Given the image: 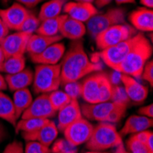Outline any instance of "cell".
<instances>
[{"label":"cell","instance_id":"obj_1","mask_svg":"<svg viewBox=\"0 0 153 153\" xmlns=\"http://www.w3.org/2000/svg\"><path fill=\"white\" fill-rule=\"evenodd\" d=\"M62 85L80 81L87 75L101 72L103 64L92 62L85 51L82 39L72 40V43L60 62Z\"/></svg>","mask_w":153,"mask_h":153},{"label":"cell","instance_id":"obj_2","mask_svg":"<svg viewBox=\"0 0 153 153\" xmlns=\"http://www.w3.org/2000/svg\"><path fill=\"white\" fill-rule=\"evenodd\" d=\"M152 55V46L149 40L141 33L138 35L137 42L124 61L113 71L134 77L140 78L145 64Z\"/></svg>","mask_w":153,"mask_h":153},{"label":"cell","instance_id":"obj_3","mask_svg":"<svg viewBox=\"0 0 153 153\" xmlns=\"http://www.w3.org/2000/svg\"><path fill=\"white\" fill-rule=\"evenodd\" d=\"M123 144L122 136L114 124L99 122L94 126L92 135L85 143L90 151H105Z\"/></svg>","mask_w":153,"mask_h":153},{"label":"cell","instance_id":"obj_4","mask_svg":"<svg viewBox=\"0 0 153 153\" xmlns=\"http://www.w3.org/2000/svg\"><path fill=\"white\" fill-rule=\"evenodd\" d=\"M33 91L37 94H50L62 85L61 66L38 64L33 73Z\"/></svg>","mask_w":153,"mask_h":153},{"label":"cell","instance_id":"obj_5","mask_svg":"<svg viewBox=\"0 0 153 153\" xmlns=\"http://www.w3.org/2000/svg\"><path fill=\"white\" fill-rule=\"evenodd\" d=\"M125 22V10L123 8H111L104 14H96L86 23V33L94 39L99 33L108 27Z\"/></svg>","mask_w":153,"mask_h":153},{"label":"cell","instance_id":"obj_6","mask_svg":"<svg viewBox=\"0 0 153 153\" xmlns=\"http://www.w3.org/2000/svg\"><path fill=\"white\" fill-rule=\"evenodd\" d=\"M136 35V30L128 24H117L108 27L95 38L96 47L100 51L117 45Z\"/></svg>","mask_w":153,"mask_h":153},{"label":"cell","instance_id":"obj_7","mask_svg":"<svg viewBox=\"0 0 153 153\" xmlns=\"http://www.w3.org/2000/svg\"><path fill=\"white\" fill-rule=\"evenodd\" d=\"M138 35L140 33L134 35L128 39L124 40L117 45L100 51L98 53V58H100L105 65L111 68V70H114L127 57V55L137 42Z\"/></svg>","mask_w":153,"mask_h":153},{"label":"cell","instance_id":"obj_8","mask_svg":"<svg viewBox=\"0 0 153 153\" xmlns=\"http://www.w3.org/2000/svg\"><path fill=\"white\" fill-rule=\"evenodd\" d=\"M94 129V125L85 117H81L72 123L62 131L64 140L72 147L75 148L85 144L90 138Z\"/></svg>","mask_w":153,"mask_h":153},{"label":"cell","instance_id":"obj_9","mask_svg":"<svg viewBox=\"0 0 153 153\" xmlns=\"http://www.w3.org/2000/svg\"><path fill=\"white\" fill-rule=\"evenodd\" d=\"M57 115V111H55L50 101L48 94H41L33 99L32 103L25 112L21 115L20 118H44L51 119Z\"/></svg>","mask_w":153,"mask_h":153},{"label":"cell","instance_id":"obj_10","mask_svg":"<svg viewBox=\"0 0 153 153\" xmlns=\"http://www.w3.org/2000/svg\"><path fill=\"white\" fill-rule=\"evenodd\" d=\"M30 35L32 34L21 31L8 34L0 43V47L5 54L6 59L17 55H25L27 44Z\"/></svg>","mask_w":153,"mask_h":153},{"label":"cell","instance_id":"obj_11","mask_svg":"<svg viewBox=\"0 0 153 153\" xmlns=\"http://www.w3.org/2000/svg\"><path fill=\"white\" fill-rule=\"evenodd\" d=\"M30 11L19 3H14L10 7L0 9V19L3 20L8 30L19 31L25 19Z\"/></svg>","mask_w":153,"mask_h":153},{"label":"cell","instance_id":"obj_12","mask_svg":"<svg viewBox=\"0 0 153 153\" xmlns=\"http://www.w3.org/2000/svg\"><path fill=\"white\" fill-rule=\"evenodd\" d=\"M120 82L129 101L136 105L145 102L149 95V89L146 85L140 83L136 78L124 74H120Z\"/></svg>","mask_w":153,"mask_h":153},{"label":"cell","instance_id":"obj_13","mask_svg":"<svg viewBox=\"0 0 153 153\" xmlns=\"http://www.w3.org/2000/svg\"><path fill=\"white\" fill-rule=\"evenodd\" d=\"M62 11L65 15L82 23H86L91 18L98 14V9L93 3L88 2H66Z\"/></svg>","mask_w":153,"mask_h":153},{"label":"cell","instance_id":"obj_14","mask_svg":"<svg viewBox=\"0 0 153 153\" xmlns=\"http://www.w3.org/2000/svg\"><path fill=\"white\" fill-rule=\"evenodd\" d=\"M59 129L55 122L50 120L40 128L32 132H23L22 137L26 141H38L47 147H50L56 140Z\"/></svg>","mask_w":153,"mask_h":153},{"label":"cell","instance_id":"obj_15","mask_svg":"<svg viewBox=\"0 0 153 153\" xmlns=\"http://www.w3.org/2000/svg\"><path fill=\"white\" fill-rule=\"evenodd\" d=\"M81 106V112L82 117L89 121H98L105 122L107 117L115 107L113 102H100L96 104L85 103Z\"/></svg>","mask_w":153,"mask_h":153},{"label":"cell","instance_id":"obj_16","mask_svg":"<svg viewBox=\"0 0 153 153\" xmlns=\"http://www.w3.org/2000/svg\"><path fill=\"white\" fill-rule=\"evenodd\" d=\"M65 51V45L61 41H58V42H55L47 47L40 53L30 56V59L34 63L37 64L56 65L60 64Z\"/></svg>","mask_w":153,"mask_h":153},{"label":"cell","instance_id":"obj_17","mask_svg":"<svg viewBox=\"0 0 153 153\" xmlns=\"http://www.w3.org/2000/svg\"><path fill=\"white\" fill-rule=\"evenodd\" d=\"M101 72L91 74L83 78L81 82V97L87 104L99 103V82Z\"/></svg>","mask_w":153,"mask_h":153},{"label":"cell","instance_id":"obj_18","mask_svg":"<svg viewBox=\"0 0 153 153\" xmlns=\"http://www.w3.org/2000/svg\"><path fill=\"white\" fill-rule=\"evenodd\" d=\"M59 34L62 38H66L70 40L82 39V38L86 34L85 24L64 14L62 15Z\"/></svg>","mask_w":153,"mask_h":153},{"label":"cell","instance_id":"obj_19","mask_svg":"<svg viewBox=\"0 0 153 153\" xmlns=\"http://www.w3.org/2000/svg\"><path fill=\"white\" fill-rule=\"evenodd\" d=\"M128 19L135 30L142 32L153 30V10L147 7H140L130 13Z\"/></svg>","mask_w":153,"mask_h":153},{"label":"cell","instance_id":"obj_20","mask_svg":"<svg viewBox=\"0 0 153 153\" xmlns=\"http://www.w3.org/2000/svg\"><path fill=\"white\" fill-rule=\"evenodd\" d=\"M58 123L57 128L60 131H63L69 125L81 118L82 112L78 100H72L68 105L63 106L57 112Z\"/></svg>","mask_w":153,"mask_h":153},{"label":"cell","instance_id":"obj_21","mask_svg":"<svg viewBox=\"0 0 153 153\" xmlns=\"http://www.w3.org/2000/svg\"><path fill=\"white\" fill-rule=\"evenodd\" d=\"M152 126V118L142 117L140 115H133L126 120L124 126L120 129L119 134L121 136L134 135L144 130H148L149 128H151Z\"/></svg>","mask_w":153,"mask_h":153},{"label":"cell","instance_id":"obj_22","mask_svg":"<svg viewBox=\"0 0 153 153\" xmlns=\"http://www.w3.org/2000/svg\"><path fill=\"white\" fill-rule=\"evenodd\" d=\"M62 39V37L61 35L54 36V37H47V36L34 33L30 35L29 41H27L26 52L29 53L30 56H33V55L39 54L41 51H43L50 45L55 42H58V41H61Z\"/></svg>","mask_w":153,"mask_h":153},{"label":"cell","instance_id":"obj_23","mask_svg":"<svg viewBox=\"0 0 153 153\" xmlns=\"http://www.w3.org/2000/svg\"><path fill=\"white\" fill-rule=\"evenodd\" d=\"M7 89L15 92L20 89L27 88L32 85L33 82V72L30 68H25L23 71L14 74H7L5 76Z\"/></svg>","mask_w":153,"mask_h":153},{"label":"cell","instance_id":"obj_24","mask_svg":"<svg viewBox=\"0 0 153 153\" xmlns=\"http://www.w3.org/2000/svg\"><path fill=\"white\" fill-rule=\"evenodd\" d=\"M32 101H33L32 94L27 88L20 89L14 92L12 102L18 118H19L21 115L29 108Z\"/></svg>","mask_w":153,"mask_h":153},{"label":"cell","instance_id":"obj_25","mask_svg":"<svg viewBox=\"0 0 153 153\" xmlns=\"http://www.w3.org/2000/svg\"><path fill=\"white\" fill-rule=\"evenodd\" d=\"M0 119L8 122L13 127L16 126L19 120L14 108L12 98L4 92H0Z\"/></svg>","mask_w":153,"mask_h":153},{"label":"cell","instance_id":"obj_26","mask_svg":"<svg viewBox=\"0 0 153 153\" xmlns=\"http://www.w3.org/2000/svg\"><path fill=\"white\" fill-rule=\"evenodd\" d=\"M66 2L67 0H50L48 2H45L39 9L38 16L39 19L40 21H43L45 19L61 16V13L62 12Z\"/></svg>","mask_w":153,"mask_h":153},{"label":"cell","instance_id":"obj_27","mask_svg":"<svg viewBox=\"0 0 153 153\" xmlns=\"http://www.w3.org/2000/svg\"><path fill=\"white\" fill-rule=\"evenodd\" d=\"M61 20H62V15L57 18L49 19L43 21H40V24L36 33L47 37H54L60 35L59 31H60Z\"/></svg>","mask_w":153,"mask_h":153},{"label":"cell","instance_id":"obj_28","mask_svg":"<svg viewBox=\"0 0 153 153\" xmlns=\"http://www.w3.org/2000/svg\"><path fill=\"white\" fill-rule=\"evenodd\" d=\"M26 68V58L25 55H17L7 58L4 62L1 73L7 74H14L23 71Z\"/></svg>","mask_w":153,"mask_h":153},{"label":"cell","instance_id":"obj_29","mask_svg":"<svg viewBox=\"0 0 153 153\" xmlns=\"http://www.w3.org/2000/svg\"><path fill=\"white\" fill-rule=\"evenodd\" d=\"M51 119H44V118H25L18 120L15 130L17 133H23V132H32L39 128H40L45 124H47Z\"/></svg>","mask_w":153,"mask_h":153},{"label":"cell","instance_id":"obj_30","mask_svg":"<svg viewBox=\"0 0 153 153\" xmlns=\"http://www.w3.org/2000/svg\"><path fill=\"white\" fill-rule=\"evenodd\" d=\"M48 97H49V101L52 108L55 111H57V112L72 101L70 96H69L64 91H62L60 89L55 90L48 94Z\"/></svg>","mask_w":153,"mask_h":153},{"label":"cell","instance_id":"obj_31","mask_svg":"<svg viewBox=\"0 0 153 153\" xmlns=\"http://www.w3.org/2000/svg\"><path fill=\"white\" fill-rule=\"evenodd\" d=\"M113 87L114 85L111 83L108 74L101 72L99 82V103L111 101L113 94Z\"/></svg>","mask_w":153,"mask_h":153},{"label":"cell","instance_id":"obj_32","mask_svg":"<svg viewBox=\"0 0 153 153\" xmlns=\"http://www.w3.org/2000/svg\"><path fill=\"white\" fill-rule=\"evenodd\" d=\"M39 24H40V20L39 19V18L35 14L30 12V15L27 16V18L23 22L19 31L29 33V34H34L36 33Z\"/></svg>","mask_w":153,"mask_h":153},{"label":"cell","instance_id":"obj_33","mask_svg":"<svg viewBox=\"0 0 153 153\" xmlns=\"http://www.w3.org/2000/svg\"><path fill=\"white\" fill-rule=\"evenodd\" d=\"M127 147L130 153H153V151L143 144L138 138H137L135 135H131L128 140Z\"/></svg>","mask_w":153,"mask_h":153},{"label":"cell","instance_id":"obj_34","mask_svg":"<svg viewBox=\"0 0 153 153\" xmlns=\"http://www.w3.org/2000/svg\"><path fill=\"white\" fill-rule=\"evenodd\" d=\"M128 108V105H123V104H116L115 103V107L114 109L111 111V113L107 117L105 122L115 124L119 122L125 116Z\"/></svg>","mask_w":153,"mask_h":153},{"label":"cell","instance_id":"obj_35","mask_svg":"<svg viewBox=\"0 0 153 153\" xmlns=\"http://www.w3.org/2000/svg\"><path fill=\"white\" fill-rule=\"evenodd\" d=\"M62 86L64 87V92L70 96L72 100H78L81 97L82 85L79 81L65 83Z\"/></svg>","mask_w":153,"mask_h":153},{"label":"cell","instance_id":"obj_36","mask_svg":"<svg viewBox=\"0 0 153 153\" xmlns=\"http://www.w3.org/2000/svg\"><path fill=\"white\" fill-rule=\"evenodd\" d=\"M50 147H47L38 141H26L24 153H51Z\"/></svg>","mask_w":153,"mask_h":153},{"label":"cell","instance_id":"obj_37","mask_svg":"<svg viewBox=\"0 0 153 153\" xmlns=\"http://www.w3.org/2000/svg\"><path fill=\"white\" fill-rule=\"evenodd\" d=\"M111 102L116 103V104H123V105H128L130 102L128 96L125 93V90L123 86L120 85H114L113 87V94L112 98H111Z\"/></svg>","mask_w":153,"mask_h":153},{"label":"cell","instance_id":"obj_38","mask_svg":"<svg viewBox=\"0 0 153 153\" xmlns=\"http://www.w3.org/2000/svg\"><path fill=\"white\" fill-rule=\"evenodd\" d=\"M143 144H145L150 150L153 151V132L150 130H144L140 133L134 134Z\"/></svg>","mask_w":153,"mask_h":153},{"label":"cell","instance_id":"obj_39","mask_svg":"<svg viewBox=\"0 0 153 153\" xmlns=\"http://www.w3.org/2000/svg\"><path fill=\"white\" fill-rule=\"evenodd\" d=\"M140 78L146 81L150 86L153 85V62L149 60L144 66Z\"/></svg>","mask_w":153,"mask_h":153},{"label":"cell","instance_id":"obj_40","mask_svg":"<svg viewBox=\"0 0 153 153\" xmlns=\"http://www.w3.org/2000/svg\"><path fill=\"white\" fill-rule=\"evenodd\" d=\"M3 153H24L23 144L19 140H14L6 146Z\"/></svg>","mask_w":153,"mask_h":153},{"label":"cell","instance_id":"obj_41","mask_svg":"<svg viewBox=\"0 0 153 153\" xmlns=\"http://www.w3.org/2000/svg\"><path fill=\"white\" fill-rule=\"evenodd\" d=\"M137 114L140 116H142V117L152 118L153 117V105L149 104L148 105L141 106L140 109L137 110Z\"/></svg>","mask_w":153,"mask_h":153},{"label":"cell","instance_id":"obj_42","mask_svg":"<svg viewBox=\"0 0 153 153\" xmlns=\"http://www.w3.org/2000/svg\"><path fill=\"white\" fill-rule=\"evenodd\" d=\"M42 1L43 0H16L17 3L21 4L22 6H24L27 9L35 7L36 6H38L40 2H42Z\"/></svg>","mask_w":153,"mask_h":153},{"label":"cell","instance_id":"obj_43","mask_svg":"<svg viewBox=\"0 0 153 153\" xmlns=\"http://www.w3.org/2000/svg\"><path fill=\"white\" fill-rule=\"evenodd\" d=\"M9 34V30L8 27L6 26V24L3 22V20L0 19V43L1 41Z\"/></svg>","mask_w":153,"mask_h":153},{"label":"cell","instance_id":"obj_44","mask_svg":"<svg viewBox=\"0 0 153 153\" xmlns=\"http://www.w3.org/2000/svg\"><path fill=\"white\" fill-rule=\"evenodd\" d=\"M111 2H112V0H94L93 4L96 8H102L109 5Z\"/></svg>","mask_w":153,"mask_h":153},{"label":"cell","instance_id":"obj_45","mask_svg":"<svg viewBox=\"0 0 153 153\" xmlns=\"http://www.w3.org/2000/svg\"><path fill=\"white\" fill-rule=\"evenodd\" d=\"M7 89V85L5 79V76L0 73V92H4Z\"/></svg>","mask_w":153,"mask_h":153},{"label":"cell","instance_id":"obj_46","mask_svg":"<svg viewBox=\"0 0 153 153\" xmlns=\"http://www.w3.org/2000/svg\"><path fill=\"white\" fill-rule=\"evenodd\" d=\"M6 136H7L6 128L4 127V125L1 122H0V144H1V142L5 140Z\"/></svg>","mask_w":153,"mask_h":153},{"label":"cell","instance_id":"obj_47","mask_svg":"<svg viewBox=\"0 0 153 153\" xmlns=\"http://www.w3.org/2000/svg\"><path fill=\"white\" fill-rule=\"evenodd\" d=\"M140 2L143 6V7H147L150 9H152L153 7V0H140Z\"/></svg>","mask_w":153,"mask_h":153},{"label":"cell","instance_id":"obj_48","mask_svg":"<svg viewBox=\"0 0 153 153\" xmlns=\"http://www.w3.org/2000/svg\"><path fill=\"white\" fill-rule=\"evenodd\" d=\"M114 153H130L128 149H126L124 144H120L119 146L116 147V150L114 151Z\"/></svg>","mask_w":153,"mask_h":153},{"label":"cell","instance_id":"obj_49","mask_svg":"<svg viewBox=\"0 0 153 153\" xmlns=\"http://www.w3.org/2000/svg\"><path fill=\"white\" fill-rule=\"evenodd\" d=\"M6 60V57H5V54L0 47V73H1V70H2V67H3V64H4V62Z\"/></svg>","mask_w":153,"mask_h":153},{"label":"cell","instance_id":"obj_50","mask_svg":"<svg viewBox=\"0 0 153 153\" xmlns=\"http://www.w3.org/2000/svg\"><path fill=\"white\" fill-rule=\"evenodd\" d=\"M117 4H130V3H134L135 0H115Z\"/></svg>","mask_w":153,"mask_h":153},{"label":"cell","instance_id":"obj_51","mask_svg":"<svg viewBox=\"0 0 153 153\" xmlns=\"http://www.w3.org/2000/svg\"><path fill=\"white\" fill-rule=\"evenodd\" d=\"M74 2H88V3H94V0H73Z\"/></svg>","mask_w":153,"mask_h":153},{"label":"cell","instance_id":"obj_52","mask_svg":"<svg viewBox=\"0 0 153 153\" xmlns=\"http://www.w3.org/2000/svg\"><path fill=\"white\" fill-rule=\"evenodd\" d=\"M54 153H76L75 151H57Z\"/></svg>","mask_w":153,"mask_h":153},{"label":"cell","instance_id":"obj_53","mask_svg":"<svg viewBox=\"0 0 153 153\" xmlns=\"http://www.w3.org/2000/svg\"><path fill=\"white\" fill-rule=\"evenodd\" d=\"M86 153H108V152H105V151H88Z\"/></svg>","mask_w":153,"mask_h":153},{"label":"cell","instance_id":"obj_54","mask_svg":"<svg viewBox=\"0 0 153 153\" xmlns=\"http://www.w3.org/2000/svg\"><path fill=\"white\" fill-rule=\"evenodd\" d=\"M8 1H9V0H2V2H3V3H5V4H6V3H7Z\"/></svg>","mask_w":153,"mask_h":153}]
</instances>
